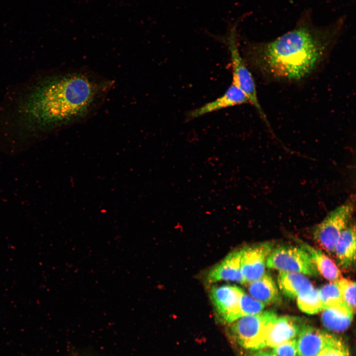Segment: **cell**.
Listing matches in <instances>:
<instances>
[{"label":"cell","instance_id":"cell-1","mask_svg":"<svg viewBox=\"0 0 356 356\" xmlns=\"http://www.w3.org/2000/svg\"><path fill=\"white\" fill-rule=\"evenodd\" d=\"M342 21L325 27L305 16L292 30L267 42L248 44L245 55L262 75L292 81L310 75L324 59L342 29Z\"/></svg>","mask_w":356,"mask_h":356},{"label":"cell","instance_id":"cell-2","mask_svg":"<svg viewBox=\"0 0 356 356\" xmlns=\"http://www.w3.org/2000/svg\"><path fill=\"white\" fill-rule=\"evenodd\" d=\"M112 84L90 71H70L36 88L25 101V115L43 125L80 121L94 112Z\"/></svg>","mask_w":356,"mask_h":356},{"label":"cell","instance_id":"cell-3","mask_svg":"<svg viewBox=\"0 0 356 356\" xmlns=\"http://www.w3.org/2000/svg\"><path fill=\"white\" fill-rule=\"evenodd\" d=\"M277 317L271 311L242 316L229 324V335L243 348L259 350L266 347L267 331Z\"/></svg>","mask_w":356,"mask_h":356},{"label":"cell","instance_id":"cell-4","mask_svg":"<svg viewBox=\"0 0 356 356\" xmlns=\"http://www.w3.org/2000/svg\"><path fill=\"white\" fill-rule=\"evenodd\" d=\"M236 25L235 24L230 27L225 40L230 55L232 72V83L245 94L249 99V103L254 107L261 119L268 126L269 123L258 98L254 79L245 63V60L241 56L239 50Z\"/></svg>","mask_w":356,"mask_h":356},{"label":"cell","instance_id":"cell-5","mask_svg":"<svg viewBox=\"0 0 356 356\" xmlns=\"http://www.w3.org/2000/svg\"><path fill=\"white\" fill-rule=\"evenodd\" d=\"M355 198L352 197L327 214L313 229L316 243L329 253L334 252L336 241L348 226L355 210Z\"/></svg>","mask_w":356,"mask_h":356},{"label":"cell","instance_id":"cell-6","mask_svg":"<svg viewBox=\"0 0 356 356\" xmlns=\"http://www.w3.org/2000/svg\"><path fill=\"white\" fill-rule=\"evenodd\" d=\"M266 266L282 272L312 276L318 274L309 254L301 247L281 246L273 249L267 259Z\"/></svg>","mask_w":356,"mask_h":356},{"label":"cell","instance_id":"cell-7","mask_svg":"<svg viewBox=\"0 0 356 356\" xmlns=\"http://www.w3.org/2000/svg\"><path fill=\"white\" fill-rule=\"evenodd\" d=\"M243 292L236 285H223L212 288L211 300L222 322L230 324L242 317L240 304Z\"/></svg>","mask_w":356,"mask_h":356},{"label":"cell","instance_id":"cell-8","mask_svg":"<svg viewBox=\"0 0 356 356\" xmlns=\"http://www.w3.org/2000/svg\"><path fill=\"white\" fill-rule=\"evenodd\" d=\"M273 243L263 242L241 249V270L243 284H249L265 273L267 259Z\"/></svg>","mask_w":356,"mask_h":356},{"label":"cell","instance_id":"cell-9","mask_svg":"<svg viewBox=\"0 0 356 356\" xmlns=\"http://www.w3.org/2000/svg\"><path fill=\"white\" fill-rule=\"evenodd\" d=\"M305 325L297 317H277L269 327L266 336V347H275L295 339Z\"/></svg>","mask_w":356,"mask_h":356},{"label":"cell","instance_id":"cell-10","mask_svg":"<svg viewBox=\"0 0 356 356\" xmlns=\"http://www.w3.org/2000/svg\"><path fill=\"white\" fill-rule=\"evenodd\" d=\"M297 342L298 356H317L334 336L305 324Z\"/></svg>","mask_w":356,"mask_h":356},{"label":"cell","instance_id":"cell-11","mask_svg":"<svg viewBox=\"0 0 356 356\" xmlns=\"http://www.w3.org/2000/svg\"><path fill=\"white\" fill-rule=\"evenodd\" d=\"M241 258V249L230 252L210 270L207 275V281L209 283L228 281L243 284Z\"/></svg>","mask_w":356,"mask_h":356},{"label":"cell","instance_id":"cell-12","mask_svg":"<svg viewBox=\"0 0 356 356\" xmlns=\"http://www.w3.org/2000/svg\"><path fill=\"white\" fill-rule=\"evenodd\" d=\"M247 103H249L247 96L239 88L232 83L222 95L190 111L187 118L189 120L194 119L213 112Z\"/></svg>","mask_w":356,"mask_h":356},{"label":"cell","instance_id":"cell-13","mask_svg":"<svg viewBox=\"0 0 356 356\" xmlns=\"http://www.w3.org/2000/svg\"><path fill=\"white\" fill-rule=\"evenodd\" d=\"M337 261L341 267L347 268L356 259V226L351 224L341 233L334 248Z\"/></svg>","mask_w":356,"mask_h":356},{"label":"cell","instance_id":"cell-14","mask_svg":"<svg viewBox=\"0 0 356 356\" xmlns=\"http://www.w3.org/2000/svg\"><path fill=\"white\" fill-rule=\"evenodd\" d=\"M354 314L344 303H342L324 309L321 320L327 329L341 332L350 326Z\"/></svg>","mask_w":356,"mask_h":356},{"label":"cell","instance_id":"cell-15","mask_svg":"<svg viewBox=\"0 0 356 356\" xmlns=\"http://www.w3.org/2000/svg\"><path fill=\"white\" fill-rule=\"evenodd\" d=\"M249 285L250 295L265 305L278 301L279 294L277 286L269 273H265Z\"/></svg>","mask_w":356,"mask_h":356},{"label":"cell","instance_id":"cell-16","mask_svg":"<svg viewBox=\"0 0 356 356\" xmlns=\"http://www.w3.org/2000/svg\"><path fill=\"white\" fill-rule=\"evenodd\" d=\"M277 282L282 293L291 299L313 287L305 275L298 273L279 271Z\"/></svg>","mask_w":356,"mask_h":356},{"label":"cell","instance_id":"cell-17","mask_svg":"<svg viewBox=\"0 0 356 356\" xmlns=\"http://www.w3.org/2000/svg\"><path fill=\"white\" fill-rule=\"evenodd\" d=\"M301 247L309 254L318 272L323 277L333 282L342 278L337 265L322 252L305 243H302Z\"/></svg>","mask_w":356,"mask_h":356},{"label":"cell","instance_id":"cell-18","mask_svg":"<svg viewBox=\"0 0 356 356\" xmlns=\"http://www.w3.org/2000/svg\"><path fill=\"white\" fill-rule=\"evenodd\" d=\"M296 298L299 308L305 313L315 314L324 309L319 290L313 286L300 294Z\"/></svg>","mask_w":356,"mask_h":356},{"label":"cell","instance_id":"cell-19","mask_svg":"<svg viewBox=\"0 0 356 356\" xmlns=\"http://www.w3.org/2000/svg\"><path fill=\"white\" fill-rule=\"evenodd\" d=\"M318 290L324 309L336 305L344 303L337 281L327 284Z\"/></svg>","mask_w":356,"mask_h":356},{"label":"cell","instance_id":"cell-20","mask_svg":"<svg viewBox=\"0 0 356 356\" xmlns=\"http://www.w3.org/2000/svg\"><path fill=\"white\" fill-rule=\"evenodd\" d=\"M344 304L354 313L356 310V283L351 280L341 278L337 281Z\"/></svg>","mask_w":356,"mask_h":356},{"label":"cell","instance_id":"cell-21","mask_svg":"<svg viewBox=\"0 0 356 356\" xmlns=\"http://www.w3.org/2000/svg\"><path fill=\"white\" fill-rule=\"evenodd\" d=\"M265 307L264 304L243 292L240 304L242 317L259 313L263 311Z\"/></svg>","mask_w":356,"mask_h":356},{"label":"cell","instance_id":"cell-22","mask_svg":"<svg viewBox=\"0 0 356 356\" xmlns=\"http://www.w3.org/2000/svg\"><path fill=\"white\" fill-rule=\"evenodd\" d=\"M317 356H349V354L347 348L342 342L334 336Z\"/></svg>","mask_w":356,"mask_h":356},{"label":"cell","instance_id":"cell-23","mask_svg":"<svg viewBox=\"0 0 356 356\" xmlns=\"http://www.w3.org/2000/svg\"><path fill=\"white\" fill-rule=\"evenodd\" d=\"M276 356H297V341L293 339L273 347Z\"/></svg>","mask_w":356,"mask_h":356},{"label":"cell","instance_id":"cell-24","mask_svg":"<svg viewBox=\"0 0 356 356\" xmlns=\"http://www.w3.org/2000/svg\"><path fill=\"white\" fill-rule=\"evenodd\" d=\"M252 356H276L273 352L266 351H259L253 354Z\"/></svg>","mask_w":356,"mask_h":356}]
</instances>
